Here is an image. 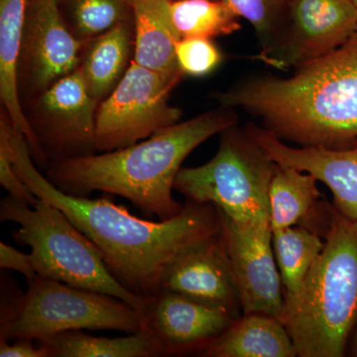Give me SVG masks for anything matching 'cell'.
<instances>
[{"instance_id":"cell-1","label":"cell","mask_w":357,"mask_h":357,"mask_svg":"<svg viewBox=\"0 0 357 357\" xmlns=\"http://www.w3.org/2000/svg\"><path fill=\"white\" fill-rule=\"evenodd\" d=\"M9 154L18 177L40 199L60 208L93 241L110 273L131 292L153 297L178 256L222 232L215 204L187 201L177 217L149 222L134 217L107 197L89 199L59 190L42 175L25 136L13 128Z\"/></svg>"},{"instance_id":"cell-2","label":"cell","mask_w":357,"mask_h":357,"mask_svg":"<svg viewBox=\"0 0 357 357\" xmlns=\"http://www.w3.org/2000/svg\"><path fill=\"white\" fill-rule=\"evenodd\" d=\"M213 98L241 107L265 128L301 146L357 144V31L328 55L296 68L289 77L241 82Z\"/></svg>"},{"instance_id":"cell-3","label":"cell","mask_w":357,"mask_h":357,"mask_svg":"<svg viewBox=\"0 0 357 357\" xmlns=\"http://www.w3.org/2000/svg\"><path fill=\"white\" fill-rule=\"evenodd\" d=\"M236 123L234 109L220 107L162 129L130 146L54 162L45 176L66 194L116 195L146 215L170 220L184 208L173 197L184 160L211 136Z\"/></svg>"},{"instance_id":"cell-4","label":"cell","mask_w":357,"mask_h":357,"mask_svg":"<svg viewBox=\"0 0 357 357\" xmlns=\"http://www.w3.org/2000/svg\"><path fill=\"white\" fill-rule=\"evenodd\" d=\"M357 321V220L335 208L325 248L299 292L284 294L282 323L300 357H342Z\"/></svg>"},{"instance_id":"cell-5","label":"cell","mask_w":357,"mask_h":357,"mask_svg":"<svg viewBox=\"0 0 357 357\" xmlns=\"http://www.w3.org/2000/svg\"><path fill=\"white\" fill-rule=\"evenodd\" d=\"M0 220L20 225L13 237L31 248L38 276L119 298L142 316L147 299L116 280L93 241L57 206L40 199L30 206L8 195L0 203Z\"/></svg>"},{"instance_id":"cell-6","label":"cell","mask_w":357,"mask_h":357,"mask_svg":"<svg viewBox=\"0 0 357 357\" xmlns=\"http://www.w3.org/2000/svg\"><path fill=\"white\" fill-rule=\"evenodd\" d=\"M20 298L2 307L0 340L40 342L70 331L139 332L142 316L119 298L36 276Z\"/></svg>"},{"instance_id":"cell-7","label":"cell","mask_w":357,"mask_h":357,"mask_svg":"<svg viewBox=\"0 0 357 357\" xmlns=\"http://www.w3.org/2000/svg\"><path fill=\"white\" fill-rule=\"evenodd\" d=\"M220 134L217 154L208 163L181 168L174 189L187 201L211 204L239 223H270L269 187L277 164L245 129Z\"/></svg>"},{"instance_id":"cell-8","label":"cell","mask_w":357,"mask_h":357,"mask_svg":"<svg viewBox=\"0 0 357 357\" xmlns=\"http://www.w3.org/2000/svg\"><path fill=\"white\" fill-rule=\"evenodd\" d=\"M180 81L132 61L121 81L98 105L96 150L130 146L180 122L182 112L170 103L171 91Z\"/></svg>"},{"instance_id":"cell-9","label":"cell","mask_w":357,"mask_h":357,"mask_svg":"<svg viewBox=\"0 0 357 357\" xmlns=\"http://www.w3.org/2000/svg\"><path fill=\"white\" fill-rule=\"evenodd\" d=\"M29 105L27 119L48 166L98 151L96 112L100 103L89 93L79 68Z\"/></svg>"},{"instance_id":"cell-10","label":"cell","mask_w":357,"mask_h":357,"mask_svg":"<svg viewBox=\"0 0 357 357\" xmlns=\"http://www.w3.org/2000/svg\"><path fill=\"white\" fill-rule=\"evenodd\" d=\"M86 44L70 31L58 0H28L18 61L21 102H31L76 70Z\"/></svg>"},{"instance_id":"cell-11","label":"cell","mask_w":357,"mask_h":357,"mask_svg":"<svg viewBox=\"0 0 357 357\" xmlns=\"http://www.w3.org/2000/svg\"><path fill=\"white\" fill-rule=\"evenodd\" d=\"M356 31L351 0H290L278 40L259 57L275 68H298L335 51Z\"/></svg>"},{"instance_id":"cell-12","label":"cell","mask_w":357,"mask_h":357,"mask_svg":"<svg viewBox=\"0 0 357 357\" xmlns=\"http://www.w3.org/2000/svg\"><path fill=\"white\" fill-rule=\"evenodd\" d=\"M220 210V208H218ZM222 234L243 314H269L282 321L284 292L269 222L239 223L220 210Z\"/></svg>"},{"instance_id":"cell-13","label":"cell","mask_w":357,"mask_h":357,"mask_svg":"<svg viewBox=\"0 0 357 357\" xmlns=\"http://www.w3.org/2000/svg\"><path fill=\"white\" fill-rule=\"evenodd\" d=\"M227 310L206 306L178 294L160 291L147 298L142 328L158 342L162 356L203 351L237 319Z\"/></svg>"},{"instance_id":"cell-14","label":"cell","mask_w":357,"mask_h":357,"mask_svg":"<svg viewBox=\"0 0 357 357\" xmlns=\"http://www.w3.org/2000/svg\"><path fill=\"white\" fill-rule=\"evenodd\" d=\"M246 132L275 163L311 174L333 192V208L357 220V144L347 148L291 147L266 128L253 123Z\"/></svg>"},{"instance_id":"cell-15","label":"cell","mask_w":357,"mask_h":357,"mask_svg":"<svg viewBox=\"0 0 357 357\" xmlns=\"http://www.w3.org/2000/svg\"><path fill=\"white\" fill-rule=\"evenodd\" d=\"M161 291L241 316V296L222 232L178 256L167 269Z\"/></svg>"},{"instance_id":"cell-16","label":"cell","mask_w":357,"mask_h":357,"mask_svg":"<svg viewBox=\"0 0 357 357\" xmlns=\"http://www.w3.org/2000/svg\"><path fill=\"white\" fill-rule=\"evenodd\" d=\"M317 183L311 174L277 164L269 187L272 231L301 225L325 238L333 206L321 201Z\"/></svg>"},{"instance_id":"cell-17","label":"cell","mask_w":357,"mask_h":357,"mask_svg":"<svg viewBox=\"0 0 357 357\" xmlns=\"http://www.w3.org/2000/svg\"><path fill=\"white\" fill-rule=\"evenodd\" d=\"M28 0H0V100L2 109L25 136L35 164L47 165L30 122L26 116L18 89V61Z\"/></svg>"},{"instance_id":"cell-18","label":"cell","mask_w":357,"mask_h":357,"mask_svg":"<svg viewBox=\"0 0 357 357\" xmlns=\"http://www.w3.org/2000/svg\"><path fill=\"white\" fill-rule=\"evenodd\" d=\"M206 357H295L297 349L280 319L243 314L202 351Z\"/></svg>"},{"instance_id":"cell-19","label":"cell","mask_w":357,"mask_h":357,"mask_svg":"<svg viewBox=\"0 0 357 357\" xmlns=\"http://www.w3.org/2000/svg\"><path fill=\"white\" fill-rule=\"evenodd\" d=\"M133 62L165 76H184L176 58L180 35L171 20L168 0H136Z\"/></svg>"},{"instance_id":"cell-20","label":"cell","mask_w":357,"mask_h":357,"mask_svg":"<svg viewBox=\"0 0 357 357\" xmlns=\"http://www.w3.org/2000/svg\"><path fill=\"white\" fill-rule=\"evenodd\" d=\"M134 20L89 40L79 69L91 96L100 103L121 81L133 60Z\"/></svg>"},{"instance_id":"cell-21","label":"cell","mask_w":357,"mask_h":357,"mask_svg":"<svg viewBox=\"0 0 357 357\" xmlns=\"http://www.w3.org/2000/svg\"><path fill=\"white\" fill-rule=\"evenodd\" d=\"M37 344L52 357H151L162 356L158 342L144 330L124 337H93L82 331L58 333Z\"/></svg>"},{"instance_id":"cell-22","label":"cell","mask_w":357,"mask_h":357,"mask_svg":"<svg viewBox=\"0 0 357 357\" xmlns=\"http://www.w3.org/2000/svg\"><path fill=\"white\" fill-rule=\"evenodd\" d=\"M272 243L283 292L297 294L323 252L325 241L317 232L295 225L273 231Z\"/></svg>"},{"instance_id":"cell-23","label":"cell","mask_w":357,"mask_h":357,"mask_svg":"<svg viewBox=\"0 0 357 357\" xmlns=\"http://www.w3.org/2000/svg\"><path fill=\"white\" fill-rule=\"evenodd\" d=\"M168 10L181 38L213 39L241 28V17L225 0H168Z\"/></svg>"},{"instance_id":"cell-24","label":"cell","mask_w":357,"mask_h":357,"mask_svg":"<svg viewBox=\"0 0 357 357\" xmlns=\"http://www.w3.org/2000/svg\"><path fill=\"white\" fill-rule=\"evenodd\" d=\"M70 31L89 41L110 28L134 20L136 0H58Z\"/></svg>"},{"instance_id":"cell-25","label":"cell","mask_w":357,"mask_h":357,"mask_svg":"<svg viewBox=\"0 0 357 357\" xmlns=\"http://www.w3.org/2000/svg\"><path fill=\"white\" fill-rule=\"evenodd\" d=\"M239 17L255 28L264 51L278 40L285 24L290 0H225Z\"/></svg>"},{"instance_id":"cell-26","label":"cell","mask_w":357,"mask_h":357,"mask_svg":"<svg viewBox=\"0 0 357 357\" xmlns=\"http://www.w3.org/2000/svg\"><path fill=\"white\" fill-rule=\"evenodd\" d=\"M176 58L183 75L204 77L222 62V53L213 39L181 38L176 44Z\"/></svg>"},{"instance_id":"cell-27","label":"cell","mask_w":357,"mask_h":357,"mask_svg":"<svg viewBox=\"0 0 357 357\" xmlns=\"http://www.w3.org/2000/svg\"><path fill=\"white\" fill-rule=\"evenodd\" d=\"M0 184L10 196L28 206H32L38 199L18 177L14 170L8 148L2 142H0Z\"/></svg>"},{"instance_id":"cell-28","label":"cell","mask_w":357,"mask_h":357,"mask_svg":"<svg viewBox=\"0 0 357 357\" xmlns=\"http://www.w3.org/2000/svg\"><path fill=\"white\" fill-rule=\"evenodd\" d=\"M0 267L20 272L25 277L26 281L31 280L37 275L30 255L21 252L4 243H0Z\"/></svg>"},{"instance_id":"cell-29","label":"cell","mask_w":357,"mask_h":357,"mask_svg":"<svg viewBox=\"0 0 357 357\" xmlns=\"http://www.w3.org/2000/svg\"><path fill=\"white\" fill-rule=\"evenodd\" d=\"M34 340L20 338L13 340H0V356L1 357H49L48 349L44 344L34 345Z\"/></svg>"},{"instance_id":"cell-30","label":"cell","mask_w":357,"mask_h":357,"mask_svg":"<svg viewBox=\"0 0 357 357\" xmlns=\"http://www.w3.org/2000/svg\"><path fill=\"white\" fill-rule=\"evenodd\" d=\"M352 6H354V8H356V13H357V0H351Z\"/></svg>"},{"instance_id":"cell-31","label":"cell","mask_w":357,"mask_h":357,"mask_svg":"<svg viewBox=\"0 0 357 357\" xmlns=\"http://www.w3.org/2000/svg\"><path fill=\"white\" fill-rule=\"evenodd\" d=\"M356 356H357V338H356Z\"/></svg>"}]
</instances>
